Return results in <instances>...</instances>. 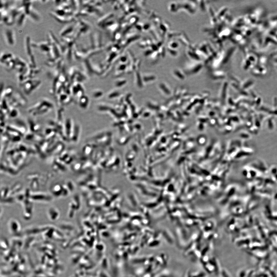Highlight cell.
Returning a JSON list of instances; mask_svg holds the SVG:
<instances>
[{"mask_svg":"<svg viewBox=\"0 0 277 277\" xmlns=\"http://www.w3.org/2000/svg\"><path fill=\"white\" fill-rule=\"evenodd\" d=\"M10 113H9V115L12 117H15L17 116L18 114V112L16 109H12V110H10Z\"/></svg>","mask_w":277,"mask_h":277,"instance_id":"7","label":"cell"},{"mask_svg":"<svg viewBox=\"0 0 277 277\" xmlns=\"http://www.w3.org/2000/svg\"><path fill=\"white\" fill-rule=\"evenodd\" d=\"M41 84L40 80H30L28 79L27 81L22 83V87L26 94H29L38 88Z\"/></svg>","mask_w":277,"mask_h":277,"instance_id":"1","label":"cell"},{"mask_svg":"<svg viewBox=\"0 0 277 277\" xmlns=\"http://www.w3.org/2000/svg\"><path fill=\"white\" fill-rule=\"evenodd\" d=\"M73 28H74V27L73 25L68 26L66 27V28H64L63 31L61 33V36H66L68 34H69L70 33H71L73 30Z\"/></svg>","mask_w":277,"mask_h":277,"instance_id":"4","label":"cell"},{"mask_svg":"<svg viewBox=\"0 0 277 277\" xmlns=\"http://www.w3.org/2000/svg\"><path fill=\"white\" fill-rule=\"evenodd\" d=\"M4 36L7 43L10 46H13L15 41L13 31L11 29H6L4 32Z\"/></svg>","mask_w":277,"mask_h":277,"instance_id":"2","label":"cell"},{"mask_svg":"<svg viewBox=\"0 0 277 277\" xmlns=\"http://www.w3.org/2000/svg\"><path fill=\"white\" fill-rule=\"evenodd\" d=\"M29 15L34 20L38 21L40 17L38 13H36L35 11L33 10L32 8L30 12Z\"/></svg>","mask_w":277,"mask_h":277,"instance_id":"6","label":"cell"},{"mask_svg":"<svg viewBox=\"0 0 277 277\" xmlns=\"http://www.w3.org/2000/svg\"><path fill=\"white\" fill-rule=\"evenodd\" d=\"M26 14L25 12H22L18 16V18L17 20V25L18 26H21L23 24L25 19Z\"/></svg>","mask_w":277,"mask_h":277,"instance_id":"5","label":"cell"},{"mask_svg":"<svg viewBox=\"0 0 277 277\" xmlns=\"http://www.w3.org/2000/svg\"><path fill=\"white\" fill-rule=\"evenodd\" d=\"M30 37L28 36H27L26 38V49L27 54L30 56L33 54H32L31 49V44L30 43Z\"/></svg>","mask_w":277,"mask_h":277,"instance_id":"3","label":"cell"}]
</instances>
